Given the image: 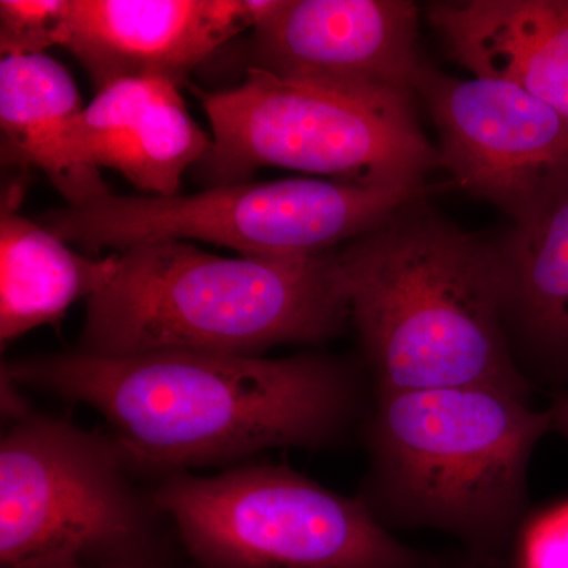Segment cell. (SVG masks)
Segmentation results:
<instances>
[{"label": "cell", "mask_w": 568, "mask_h": 568, "mask_svg": "<svg viewBox=\"0 0 568 568\" xmlns=\"http://www.w3.org/2000/svg\"><path fill=\"white\" fill-rule=\"evenodd\" d=\"M2 377L95 409L155 480L274 448L342 446L361 435L373 395L364 368L310 353L97 357L71 351L9 362Z\"/></svg>", "instance_id": "cell-1"}, {"label": "cell", "mask_w": 568, "mask_h": 568, "mask_svg": "<svg viewBox=\"0 0 568 568\" xmlns=\"http://www.w3.org/2000/svg\"><path fill=\"white\" fill-rule=\"evenodd\" d=\"M410 209L339 252L373 392L487 387L532 402L499 250Z\"/></svg>", "instance_id": "cell-2"}, {"label": "cell", "mask_w": 568, "mask_h": 568, "mask_svg": "<svg viewBox=\"0 0 568 568\" xmlns=\"http://www.w3.org/2000/svg\"><path fill=\"white\" fill-rule=\"evenodd\" d=\"M548 409L487 387L373 392L361 428L368 467L357 497L387 530L459 541L463 568H493L528 514L530 458Z\"/></svg>", "instance_id": "cell-3"}, {"label": "cell", "mask_w": 568, "mask_h": 568, "mask_svg": "<svg viewBox=\"0 0 568 568\" xmlns=\"http://www.w3.org/2000/svg\"><path fill=\"white\" fill-rule=\"evenodd\" d=\"M114 280L88 301L80 351L97 357L185 351L252 355L316 345L351 324L339 252L224 257L185 241L118 252Z\"/></svg>", "instance_id": "cell-4"}, {"label": "cell", "mask_w": 568, "mask_h": 568, "mask_svg": "<svg viewBox=\"0 0 568 568\" xmlns=\"http://www.w3.org/2000/svg\"><path fill=\"white\" fill-rule=\"evenodd\" d=\"M153 488L110 433L31 410L0 443V566L190 562Z\"/></svg>", "instance_id": "cell-5"}, {"label": "cell", "mask_w": 568, "mask_h": 568, "mask_svg": "<svg viewBox=\"0 0 568 568\" xmlns=\"http://www.w3.org/2000/svg\"><path fill=\"white\" fill-rule=\"evenodd\" d=\"M153 493L200 568H462L407 547L357 496L283 465L171 474Z\"/></svg>", "instance_id": "cell-6"}, {"label": "cell", "mask_w": 568, "mask_h": 568, "mask_svg": "<svg viewBox=\"0 0 568 568\" xmlns=\"http://www.w3.org/2000/svg\"><path fill=\"white\" fill-rule=\"evenodd\" d=\"M212 126L197 164L211 186L245 182L257 168L332 175L357 185L424 183L439 151L418 129L413 99L357 95L246 70L233 89H193Z\"/></svg>", "instance_id": "cell-7"}, {"label": "cell", "mask_w": 568, "mask_h": 568, "mask_svg": "<svg viewBox=\"0 0 568 568\" xmlns=\"http://www.w3.org/2000/svg\"><path fill=\"white\" fill-rule=\"evenodd\" d=\"M424 192V183L239 182L189 196L110 193L43 213L39 222L88 252L193 239L227 246L241 256H315L372 233Z\"/></svg>", "instance_id": "cell-8"}, {"label": "cell", "mask_w": 568, "mask_h": 568, "mask_svg": "<svg viewBox=\"0 0 568 568\" xmlns=\"http://www.w3.org/2000/svg\"><path fill=\"white\" fill-rule=\"evenodd\" d=\"M416 95L439 130L440 166L517 226L567 189L568 121L518 85L485 77L459 80L424 65Z\"/></svg>", "instance_id": "cell-9"}, {"label": "cell", "mask_w": 568, "mask_h": 568, "mask_svg": "<svg viewBox=\"0 0 568 568\" xmlns=\"http://www.w3.org/2000/svg\"><path fill=\"white\" fill-rule=\"evenodd\" d=\"M418 9L405 0H275L250 37L248 69L357 95L414 99Z\"/></svg>", "instance_id": "cell-10"}, {"label": "cell", "mask_w": 568, "mask_h": 568, "mask_svg": "<svg viewBox=\"0 0 568 568\" xmlns=\"http://www.w3.org/2000/svg\"><path fill=\"white\" fill-rule=\"evenodd\" d=\"M275 0H70L67 48L95 91L152 78L181 85L239 33L256 28Z\"/></svg>", "instance_id": "cell-11"}, {"label": "cell", "mask_w": 568, "mask_h": 568, "mask_svg": "<svg viewBox=\"0 0 568 568\" xmlns=\"http://www.w3.org/2000/svg\"><path fill=\"white\" fill-rule=\"evenodd\" d=\"M428 18L474 77L518 85L568 121V0L439 2Z\"/></svg>", "instance_id": "cell-12"}, {"label": "cell", "mask_w": 568, "mask_h": 568, "mask_svg": "<svg viewBox=\"0 0 568 568\" xmlns=\"http://www.w3.org/2000/svg\"><path fill=\"white\" fill-rule=\"evenodd\" d=\"M81 140L99 170L118 171L160 197L178 194L183 173L212 145L178 85L152 78L118 81L97 92L81 115Z\"/></svg>", "instance_id": "cell-13"}, {"label": "cell", "mask_w": 568, "mask_h": 568, "mask_svg": "<svg viewBox=\"0 0 568 568\" xmlns=\"http://www.w3.org/2000/svg\"><path fill=\"white\" fill-rule=\"evenodd\" d=\"M84 108L73 78L50 55L0 59L3 159L40 170L69 205L111 193L82 145Z\"/></svg>", "instance_id": "cell-14"}, {"label": "cell", "mask_w": 568, "mask_h": 568, "mask_svg": "<svg viewBox=\"0 0 568 568\" xmlns=\"http://www.w3.org/2000/svg\"><path fill=\"white\" fill-rule=\"evenodd\" d=\"M499 250L515 361L534 387L568 390V186Z\"/></svg>", "instance_id": "cell-15"}, {"label": "cell", "mask_w": 568, "mask_h": 568, "mask_svg": "<svg viewBox=\"0 0 568 568\" xmlns=\"http://www.w3.org/2000/svg\"><path fill=\"white\" fill-rule=\"evenodd\" d=\"M20 186L0 211V339L2 345L40 325L55 324L74 302L93 297L114 280L121 254L82 256L41 223L20 212Z\"/></svg>", "instance_id": "cell-16"}, {"label": "cell", "mask_w": 568, "mask_h": 568, "mask_svg": "<svg viewBox=\"0 0 568 568\" xmlns=\"http://www.w3.org/2000/svg\"><path fill=\"white\" fill-rule=\"evenodd\" d=\"M70 0H2L0 51L2 55L44 54L63 47Z\"/></svg>", "instance_id": "cell-17"}, {"label": "cell", "mask_w": 568, "mask_h": 568, "mask_svg": "<svg viewBox=\"0 0 568 568\" xmlns=\"http://www.w3.org/2000/svg\"><path fill=\"white\" fill-rule=\"evenodd\" d=\"M515 541L517 568H568V500L528 518Z\"/></svg>", "instance_id": "cell-18"}, {"label": "cell", "mask_w": 568, "mask_h": 568, "mask_svg": "<svg viewBox=\"0 0 568 568\" xmlns=\"http://www.w3.org/2000/svg\"><path fill=\"white\" fill-rule=\"evenodd\" d=\"M547 409L551 417L552 432L559 433L568 440V390L556 392Z\"/></svg>", "instance_id": "cell-19"}, {"label": "cell", "mask_w": 568, "mask_h": 568, "mask_svg": "<svg viewBox=\"0 0 568 568\" xmlns=\"http://www.w3.org/2000/svg\"><path fill=\"white\" fill-rule=\"evenodd\" d=\"M10 568H123V567H102L92 566V564L81 562L77 559H51V560H37V562L22 564V566L10 567ZM145 568H200L196 564L183 562L175 564V566L166 567H145Z\"/></svg>", "instance_id": "cell-20"}]
</instances>
